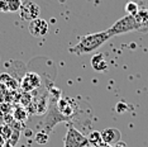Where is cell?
Instances as JSON below:
<instances>
[{
  "mask_svg": "<svg viewBox=\"0 0 148 147\" xmlns=\"http://www.w3.org/2000/svg\"><path fill=\"white\" fill-rule=\"evenodd\" d=\"M110 36L108 34L106 31L103 32H96V33H90V34L82 36L80 41L76 43L73 47H70V53L73 55L81 56V55H87V53L95 52L97 48H100L105 43Z\"/></svg>",
  "mask_w": 148,
  "mask_h": 147,
  "instance_id": "obj_1",
  "label": "cell"
},
{
  "mask_svg": "<svg viewBox=\"0 0 148 147\" xmlns=\"http://www.w3.org/2000/svg\"><path fill=\"white\" fill-rule=\"evenodd\" d=\"M138 29H139V25H138L134 15L127 14L123 18L118 19L109 29H106V32L110 36V38H112L114 36L125 34V33H129V32H138Z\"/></svg>",
  "mask_w": 148,
  "mask_h": 147,
  "instance_id": "obj_2",
  "label": "cell"
},
{
  "mask_svg": "<svg viewBox=\"0 0 148 147\" xmlns=\"http://www.w3.org/2000/svg\"><path fill=\"white\" fill-rule=\"evenodd\" d=\"M87 146H90L87 137L82 135L80 131H77L72 126V123H70L65 139H63V147H87Z\"/></svg>",
  "mask_w": 148,
  "mask_h": 147,
  "instance_id": "obj_3",
  "label": "cell"
},
{
  "mask_svg": "<svg viewBox=\"0 0 148 147\" xmlns=\"http://www.w3.org/2000/svg\"><path fill=\"white\" fill-rule=\"evenodd\" d=\"M39 13H41V8L32 0H24L21 5L18 14L21 16L22 21L31 22L33 19L39 18Z\"/></svg>",
  "mask_w": 148,
  "mask_h": 147,
  "instance_id": "obj_4",
  "label": "cell"
},
{
  "mask_svg": "<svg viewBox=\"0 0 148 147\" xmlns=\"http://www.w3.org/2000/svg\"><path fill=\"white\" fill-rule=\"evenodd\" d=\"M41 76L36 72H27L22 78L21 82H19V88H21L24 93H31L33 90L41 86Z\"/></svg>",
  "mask_w": 148,
  "mask_h": 147,
  "instance_id": "obj_5",
  "label": "cell"
},
{
  "mask_svg": "<svg viewBox=\"0 0 148 147\" xmlns=\"http://www.w3.org/2000/svg\"><path fill=\"white\" fill-rule=\"evenodd\" d=\"M28 31L31 33V36L36 37V38L45 37L47 34V32H48V23H47L46 19H42V18L33 19V21L29 22Z\"/></svg>",
  "mask_w": 148,
  "mask_h": 147,
  "instance_id": "obj_6",
  "label": "cell"
},
{
  "mask_svg": "<svg viewBox=\"0 0 148 147\" xmlns=\"http://www.w3.org/2000/svg\"><path fill=\"white\" fill-rule=\"evenodd\" d=\"M120 138H122V133L118 128H106L101 132V139L106 145H115L120 141Z\"/></svg>",
  "mask_w": 148,
  "mask_h": 147,
  "instance_id": "obj_7",
  "label": "cell"
},
{
  "mask_svg": "<svg viewBox=\"0 0 148 147\" xmlns=\"http://www.w3.org/2000/svg\"><path fill=\"white\" fill-rule=\"evenodd\" d=\"M56 108L69 122H70V117H72L73 113H75V110H73V105L71 104L70 99H66V98H60L58 100H57Z\"/></svg>",
  "mask_w": 148,
  "mask_h": 147,
  "instance_id": "obj_8",
  "label": "cell"
},
{
  "mask_svg": "<svg viewBox=\"0 0 148 147\" xmlns=\"http://www.w3.org/2000/svg\"><path fill=\"white\" fill-rule=\"evenodd\" d=\"M136 21L139 25L138 32L139 33H147L148 32V9L147 8H139L137 14L134 15Z\"/></svg>",
  "mask_w": 148,
  "mask_h": 147,
  "instance_id": "obj_9",
  "label": "cell"
},
{
  "mask_svg": "<svg viewBox=\"0 0 148 147\" xmlns=\"http://www.w3.org/2000/svg\"><path fill=\"white\" fill-rule=\"evenodd\" d=\"M108 66H109V63L103 53H95L91 57V67L95 71H105L108 70Z\"/></svg>",
  "mask_w": 148,
  "mask_h": 147,
  "instance_id": "obj_10",
  "label": "cell"
},
{
  "mask_svg": "<svg viewBox=\"0 0 148 147\" xmlns=\"http://www.w3.org/2000/svg\"><path fill=\"white\" fill-rule=\"evenodd\" d=\"M0 82L4 84L9 90H18L19 89V81L15 78H13L10 74H8V72L0 74Z\"/></svg>",
  "mask_w": 148,
  "mask_h": 147,
  "instance_id": "obj_11",
  "label": "cell"
},
{
  "mask_svg": "<svg viewBox=\"0 0 148 147\" xmlns=\"http://www.w3.org/2000/svg\"><path fill=\"white\" fill-rule=\"evenodd\" d=\"M13 118L15 119L16 122H25L27 119H28V112L23 108V106H16V108H14V110H13Z\"/></svg>",
  "mask_w": 148,
  "mask_h": 147,
  "instance_id": "obj_12",
  "label": "cell"
},
{
  "mask_svg": "<svg viewBox=\"0 0 148 147\" xmlns=\"http://www.w3.org/2000/svg\"><path fill=\"white\" fill-rule=\"evenodd\" d=\"M87 139H89V145L90 146L99 145V143L103 142V139H101V132H97V131L90 132V135L87 136Z\"/></svg>",
  "mask_w": 148,
  "mask_h": 147,
  "instance_id": "obj_13",
  "label": "cell"
},
{
  "mask_svg": "<svg viewBox=\"0 0 148 147\" xmlns=\"http://www.w3.org/2000/svg\"><path fill=\"white\" fill-rule=\"evenodd\" d=\"M12 133H13V128L9 124H5V123L0 124V136L4 138V141H8V139H10Z\"/></svg>",
  "mask_w": 148,
  "mask_h": 147,
  "instance_id": "obj_14",
  "label": "cell"
},
{
  "mask_svg": "<svg viewBox=\"0 0 148 147\" xmlns=\"http://www.w3.org/2000/svg\"><path fill=\"white\" fill-rule=\"evenodd\" d=\"M48 139H49V136H48V132H46V131H39L34 136V141L38 145H46L48 142Z\"/></svg>",
  "mask_w": 148,
  "mask_h": 147,
  "instance_id": "obj_15",
  "label": "cell"
},
{
  "mask_svg": "<svg viewBox=\"0 0 148 147\" xmlns=\"http://www.w3.org/2000/svg\"><path fill=\"white\" fill-rule=\"evenodd\" d=\"M22 0H8V6H9V13H18L22 5Z\"/></svg>",
  "mask_w": 148,
  "mask_h": 147,
  "instance_id": "obj_16",
  "label": "cell"
},
{
  "mask_svg": "<svg viewBox=\"0 0 148 147\" xmlns=\"http://www.w3.org/2000/svg\"><path fill=\"white\" fill-rule=\"evenodd\" d=\"M138 10H139V6H138L137 3H134V1H128V3H127V5H125V12H127L129 15H136Z\"/></svg>",
  "mask_w": 148,
  "mask_h": 147,
  "instance_id": "obj_17",
  "label": "cell"
},
{
  "mask_svg": "<svg viewBox=\"0 0 148 147\" xmlns=\"http://www.w3.org/2000/svg\"><path fill=\"white\" fill-rule=\"evenodd\" d=\"M8 91H9V89L6 88L4 84H1V82H0V104L6 102V95H8Z\"/></svg>",
  "mask_w": 148,
  "mask_h": 147,
  "instance_id": "obj_18",
  "label": "cell"
},
{
  "mask_svg": "<svg viewBox=\"0 0 148 147\" xmlns=\"http://www.w3.org/2000/svg\"><path fill=\"white\" fill-rule=\"evenodd\" d=\"M0 13H9L8 0H0Z\"/></svg>",
  "mask_w": 148,
  "mask_h": 147,
  "instance_id": "obj_19",
  "label": "cell"
},
{
  "mask_svg": "<svg viewBox=\"0 0 148 147\" xmlns=\"http://www.w3.org/2000/svg\"><path fill=\"white\" fill-rule=\"evenodd\" d=\"M113 147H128V146H127V143H125V142H123L122 139H120L119 142H116L115 145H113Z\"/></svg>",
  "mask_w": 148,
  "mask_h": 147,
  "instance_id": "obj_20",
  "label": "cell"
},
{
  "mask_svg": "<svg viewBox=\"0 0 148 147\" xmlns=\"http://www.w3.org/2000/svg\"><path fill=\"white\" fill-rule=\"evenodd\" d=\"M91 147H113V146H110V145H106V143H99V145H96V146H91Z\"/></svg>",
  "mask_w": 148,
  "mask_h": 147,
  "instance_id": "obj_21",
  "label": "cell"
},
{
  "mask_svg": "<svg viewBox=\"0 0 148 147\" xmlns=\"http://www.w3.org/2000/svg\"><path fill=\"white\" fill-rule=\"evenodd\" d=\"M4 147H15V146H13L10 142L9 141H5V143H4Z\"/></svg>",
  "mask_w": 148,
  "mask_h": 147,
  "instance_id": "obj_22",
  "label": "cell"
},
{
  "mask_svg": "<svg viewBox=\"0 0 148 147\" xmlns=\"http://www.w3.org/2000/svg\"><path fill=\"white\" fill-rule=\"evenodd\" d=\"M4 143H5V141H4V138H3L1 136H0V147H4Z\"/></svg>",
  "mask_w": 148,
  "mask_h": 147,
  "instance_id": "obj_23",
  "label": "cell"
}]
</instances>
